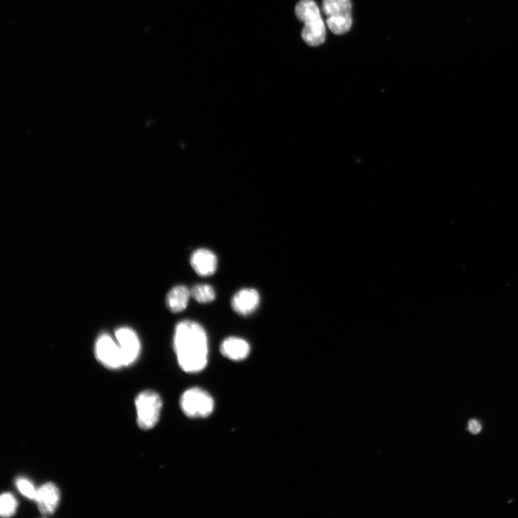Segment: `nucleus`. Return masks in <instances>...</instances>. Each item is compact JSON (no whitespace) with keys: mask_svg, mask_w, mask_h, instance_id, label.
Listing matches in <instances>:
<instances>
[{"mask_svg":"<svg viewBox=\"0 0 518 518\" xmlns=\"http://www.w3.org/2000/svg\"><path fill=\"white\" fill-rule=\"evenodd\" d=\"M174 348L178 363L184 372L198 373L207 364L208 341L205 331L198 322L184 320L177 324Z\"/></svg>","mask_w":518,"mask_h":518,"instance_id":"f257e3e1","label":"nucleus"},{"mask_svg":"<svg viewBox=\"0 0 518 518\" xmlns=\"http://www.w3.org/2000/svg\"><path fill=\"white\" fill-rule=\"evenodd\" d=\"M297 18L305 24L302 32L304 41L309 46H318L325 40V28L320 11L313 0H301L295 8Z\"/></svg>","mask_w":518,"mask_h":518,"instance_id":"f03ea898","label":"nucleus"},{"mask_svg":"<svg viewBox=\"0 0 518 518\" xmlns=\"http://www.w3.org/2000/svg\"><path fill=\"white\" fill-rule=\"evenodd\" d=\"M137 423L144 430L155 427L159 421L162 400L160 396L151 390L140 393L135 401Z\"/></svg>","mask_w":518,"mask_h":518,"instance_id":"7ed1b4c3","label":"nucleus"},{"mask_svg":"<svg viewBox=\"0 0 518 518\" xmlns=\"http://www.w3.org/2000/svg\"><path fill=\"white\" fill-rule=\"evenodd\" d=\"M322 11L328 16L327 24L336 35L347 33L351 27V4L350 0H323Z\"/></svg>","mask_w":518,"mask_h":518,"instance_id":"20e7f679","label":"nucleus"},{"mask_svg":"<svg viewBox=\"0 0 518 518\" xmlns=\"http://www.w3.org/2000/svg\"><path fill=\"white\" fill-rule=\"evenodd\" d=\"M180 407L184 414L191 418H204L212 414L214 401L212 397L200 388L186 390L180 399Z\"/></svg>","mask_w":518,"mask_h":518,"instance_id":"39448f33","label":"nucleus"},{"mask_svg":"<svg viewBox=\"0 0 518 518\" xmlns=\"http://www.w3.org/2000/svg\"><path fill=\"white\" fill-rule=\"evenodd\" d=\"M97 360L108 369H117L124 367L119 344L107 334L101 335L95 346Z\"/></svg>","mask_w":518,"mask_h":518,"instance_id":"423d86ee","label":"nucleus"},{"mask_svg":"<svg viewBox=\"0 0 518 518\" xmlns=\"http://www.w3.org/2000/svg\"><path fill=\"white\" fill-rule=\"evenodd\" d=\"M116 337L121 350L123 365L128 367L139 357L141 343L139 336L129 328H121L116 331Z\"/></svg>","mask_w":518,"mask_h":518,"instance_id":"0eeeda50","label":"nucleus"},{"mask_svg":"<svg viewBox=\"0 0 518 518\" xmlns=\"http://www.w3.org/2000/svg\"><path fill=\"white\" fill-rule=\"evenodd\" d=\"M35 501L43 515H51L56 511L60 501L59 488L53 483L42 485L37 489Z\"/></svg>","mask_w":518,"mask_h":518,"instance_id":"6e6552de","label":"nucleus"},{"mask_svg":"<svg viewBox=\"0 0 518 518\" xmlns=\"http://www.w3.org/2000/svg\"><path fill=\"white\" fill-rule=\"evenodd\" d=\"M260 297L254 289H243L238 291L232 298L233 311L240 315H249L259 307Z\"/></svg>","mask_w":518,"mask_h":518,"instance_id":"1a4fd4ad","label":"nucleus"},{"mask_svg":"<svg viewBox=\"0 0 518 518\" xmlns=\"http://www.w3.org/2000/svg\"><path fill=\"white\" fill-rule=\"evenodd\" d=\"M190 263L198 275L209 277L214 275L217 270V259L211 251L201 249L193 253Z\"/></svg>","mask_w":518,"mask_h":518,"instance_id":"9d476101","label":"nucleus"},{"mask_svg":"<svg viewBox=\"0 0 518 518\" xmlns=\"http://www.w3.org/2000/svg\"><path fill=\"white\" fill-rule=\"evenodd\" d=\"M251 348L249 343L240 338L229 337L226 339L221 346V352L223 355L235 362L243 361L247 359L250 353Z\"/></svg>","mask_w":518,"mask_h":518,"instance_id":"9b49d317","label":"nucleus"},{"mask_svg":"<svg viewBox=\"0 0 518 518\" xmlns=\"http://www.w3.org/2000/svg\"><path fill=\"white\" fill-rule=\"evenodd\" d=\"M190 297L191 292L186 287H175L168 295V307L172 313L182 312L186 308Z\"/></svg>","mask_w":518,"mask_h":518,"instance_id":"f8f14e48","label":"nucleus"},{"mask_svg":"<svg viewBox=\"0 0 518 518\" xmlns=\"http://www.w3.org/2000/svg\"><path fill=\"white\" fill-rule=\"evenodd\" d=\"M190 292L191 297L200 304H209L215 299V292L208 285H197Z\"/></svg>","mask_w":518,"mask_h":518,"instance_id":"ddd939ff","label":"nucleus"},{"mask_svg":"<svg viewBox=\"0 0 518 518\" xmlns=\"http://www.w3.org/2000/svg\"><path fill=\"white\" fill-rule=\"evenodd\" d=\"M18 508V503L11 493H4L0 498V514L4 517L13 516Z\"/></svg>","mask_w":518,"mask_h":518,"instance_id":"4468645a","label":"nucleus"},{"mask_svg":"<svg viewBox=\"0 0 518 518\" xmlns=\"http://www.w3.org/2000/svg\"><path fill=\"white\" fill-rule=\"evenodd\" d=\"M20 493L25 498L35 500L37 489L33 484L26 479H19L16 482Z\"/></svg>","mask_w":518,"mask_h":518,"instance_id":"2eb2a0df","label":"nucleus"},{"mask_svg":"<svg viewBox=\"0 0 518 518\" xmlns=\"http://www.w3.org/2000/svg\"><path fill=\"white\" fill-rule=\"evenodd\" d=\"M468 429L472 434H477L482 430L481 424L476 420H472L469 422Z\"/></svg>","mask_w":518,"mask_h":518,"instance_id":"dca6fc26","label":"nucleus"}]
</instances>
